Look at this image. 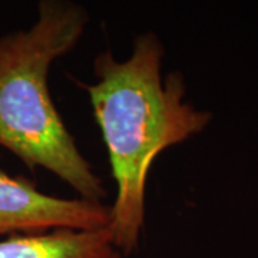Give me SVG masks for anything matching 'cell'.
Returning <instances> with one entry per match:
<instances>
[{
  "instance_id": "cell-1",
  "label": "cell",
  "mask_w": 258,
  "mask_h": 258,
  "mask_svg": "<svg viewBox=\"0 0 258 258\" xmlns=\"http://www.w3.org/2000/svg\"><path fill=\"white\" fill-rule=\"evenodd\" d=\"M165 47L155 32L134 39L131 55L103 50L93 60L95 82H78L89 95L108 151L115 201L109 230L122 255L135 252L145 227L147 181L161 152L201 134L211 113L185 101L178 71L162 74Z\"/></svg>"
},
{
  "instance_id": "cell-2",
  "label": "cell",
  "mask_w": 258,
  "mask_h": 258,
  "mask_svg": "<svg viewBox=\"0 0 258 258\" xmlns=\"http://www.w3.org/2000/svg\"><path fill=\"white\" fill-rule=\"evenodd\" d=\"M89 23L72 0H40L35 23L0 36V147L29 169L43 168L81 198L102 203L106 189L66 128L49 91V71Z\"/></svg>"
},
{
  "instance_id": "cell-3",
  "label": "cell",
  "mask_w": 258,
  "mask_h": 258,
  "mask_svg": "<svg viewBox=\"0 0 258 258\" xmlns=\"http://www.w3.org/2000/svg\"><path fill=\"white\" fill-rule=\"evenodd\" d=\"M111 224V205L85 198L47 195L25 176L0 169V235L56 228L96 230Z\"/></svg>"
},
{
  "instance_id": "cell-4",
  "label": "cell",
  "mask_w": 258,
  "mask_h": 258,
  "mask_svg": "<svg viewBox=\"0 0 258 258\" xmlns=\"http://www.w3.org/2000/svg\"><path fill=\"white\" fill-rule=\"evenodd\" d=\"M109 227L12 234L0 240V258H122Z\"/></svg>"
}]
</instances>
